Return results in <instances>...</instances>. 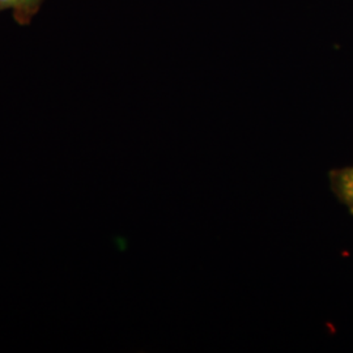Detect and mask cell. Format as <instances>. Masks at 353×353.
Listing matches in <instances>:
<instances>
[{"label":"cell","instance_id":"obj_3","mask_svg":"<svg viewBox=\"0 0 353 353\" xmlns=\"http://www.w3.org/2000/svg\"><path fill=\"white\" fill-rule=\"evenodd\" d=\"M352 169H353V168H352Z\"/></svg>","mask_w":353,"mask_h":353},{"label":"cell","instance_id":"obj_1","mask_svg":"<svg viewBox=\"0 0 353 353\" xmlns=\"http://www.w3.org/2000/svg\"><path fill=\"white\" fill-rule=\"evenodd\" d=\"M45 0H0V12L11 10L19 26H29Z\"/></svg>","mask_w":353,"mask_h":353},{"label":"cell","instance_id":"obj_2","mask_svg":"<svg viewBox=\"0 0 353 353\" xmlns=\"http://www.w3.org/2000/svg\"><path fill=\"white\" fill-rule=\"evenodd\" d=\"M332 186L335 192L338 194V196L341 198L343 202L345 203V205L351 210L353 214V169H343L334 172L332 176Z\"/></svg>","mask_w":353,"mask_h":353}]
</instances>
